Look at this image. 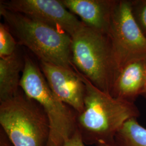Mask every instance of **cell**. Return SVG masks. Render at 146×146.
Listing matches in <instances>:
<instances>
[{
    "label": "cell",
    "mask_w": 146,
    "mask_h": 146,
    "mask_svg": "<svg viewBox=\"0 0 146 146\" xmlns=\"http://www.w3.org/2000/svg\"><path fill=\"white\" fill-rule=\"evenodd\" d=\"M86 86L83 111L77 114V129L86 145L115 141L116 133L140 111L134 103L114 98L97 88L75 68Z\"/></svg>",
    "instance_id": "obj_1"
},
{
    "label": "cell",
    "mask_w": 146,
    "mask_h": 146,
    "mask_svg": "<svg viewBox=\"0 0 146 146\" xmlns=\"http://www.w3.org/2000/svg\"><path fill=\"white\" fill-rule=\"evenodd\" d=\"M0 14L18 42L28 48L40 61L73 68L72 37L68 34L1 5Z\"/></svg>",
    "instance_id": "obj_2"
},
{
    "label": "cell",
    "mask_w": 146,
    "mask_h": 146,
    "mask_svg": "<svg viewBox=\"0 0 146 146\" xmlns=\"http://www.w3.org/2000/svg\"><path fill=\"white\" fill-rule=\"evenodd\" d=\"M71 37L73 67L110 94L117 68L108 36L85 25Z\"/></svg>",
    "instance_id": "obj_3"
},
{
    "label": "cell",
    "mask_w": 146,
    "mask_h": 146,
    "mask_svg": "<svg viewBox=\"0 0 146 146\" xmlns=\"http://www.w3.org/2000/svg\"><path fill=\"white\" fill-rule=\"evenodd\" d=\"M24 62L20 87L28 97L40 104L47 115L50 133L46 146H63L77 130V113L52 92L40 67L31 58L26 56Z\"/></svg>",
    "instance_id": "obj_4"
},
{
    "label": "cell",
    "mask_w": 146,
    "mask_h": 146,
    "mask_svg": "<svg viewBox=\"0 0 146 146\" xmlns=\"http://www.w3.org/2000/svg\"><path fill=\"white\" fill-rule=\"evenodd\" d=\"M0 125L14 146H46L50 127L47 115L36 101L21 90L0 102Z\"/></svg>",
    "instance_id": "obj_5"
},
{
    "label": "cell",
    "mask_w": 146,
    "mask_h": 146,
    "mask_svg": "<svg viewBox=\"0 0 146 146\" xmlns=\"http://www.w3.org/2000/svg\"><path fill=\"white\" fill-rule=\"evenodd\" d=\"M107 35L117 72L127 63L146 58V37L133 14L131 1H117Z\"/></svg>",
    "instance_id": "obj_6"
},
{
    "label": "cell",
    "mask_w": 146,
    "mask_h": 146,
    "mask_svg": "<svg viewBox=\"0 0 146 146\" xmlns=\"http://www.w3.org/2000/svg\"><path fill=\"white\" fill-rule=\"evenodd\" d=\"M0 5L57 28L71 37L85 26L76 16L68 10L61 1H2Z\"/></svg>",
    "instance_id": "obj_7"
},
{
    "label": "cell",
    "mask_w": 146,
    "mask_h": 146,
    "mask_svg": "<svg viewBox=\"0 0 146 146\" xmlns=\"http://www.w3.org/2000/svg\"><path fill=\"white\" fill-rule=\"evenodd\" d=\"M40 67L49 87L63 102L81 113L84 108L86 86L78 73L68 68L40 61Z\"/></svg>",
    "instance_id": "obj_8"
},
{
    "label": "cell",
    "mask_w": 146,
    "mask_h": 146,
    "mask_svg": "<svg viewBox=\"0 0 146 146\" xmlns=\"http://www.w3.org/2000/svg\"><path fill=\"white\" fill-rule=\"evenodd\" d=\"M86 26L108 35L116 0H61Z\"/></svg>",
    "instance_id": "obj_9"
},
{
    "label": "cell",
    "mask_w": 146,
    "mask_h": 146,
    "mask_svg": "<svg viewBox=\"0 0 146 146\" xmlns=\"http://www.w3.org/2000/svg\"><path fill=\"white\" fill-rule=\"evenodd\" d=\"M146 58L133 60L120 68L113 84L112 96L134 103L142 95L146 85Z\"/></svg>",
    "instance_id": "obj_10"
},
{
    "label": "cell",
    "mask_w": 146,
    "mask_h": 146,
    "mask_svg": "<svg viewBox=\"0 0 146 146\" xmlns=\"http://www.w3.org/2000/svg\"><path fill=\"white\" fill-rule=\"evenodd\" d=\"M24 59L16 52L11 56L0 58V102L13 98L20 89Z\"/></svg>",
    "instance_id": "obj_11"
},
{
    "label": "cell",
    "mask_w": 146,
    "mask_h": 146,
    "mask_svg": "<svg viewBox=\"0 0 146 146\" xmlns=\"http://www.w3.org/2000/svg\"><path fill=\"white\" fill-rule=\"evenodd\" d=\"M115 141L119 146H146V128L131 118L116 133Z\"/></svg>",
    "instance_id": "obj_12"
},
{
    "label": "cell",
    "mask_w": 146,
    "mask_h": 146,
    "mask_svg": "<svg viewBox=\"0 0 146 146\" xmlns=\"http://www.w3.org/2000/svg\"><path fill=\"white\" fill-rule=\"evenodd\" d=\"M17 42L7 25L0 23V58L11 56L16 52Z\"/></svg>",
    "instance_id": "obj_13"
},
{
    "label": "cell",
    "mask_w": 146,
    "mask_h": 146,
    "mask_svg": "<svg viewBox=\"0 0 146 146\" xmlns=\"http://www.w3.org/2000/svg\"><path fill=\"white\" fill-rule=\"evenodd\" d=\"M131 7L135 21L146 37V0L131 1Z\"/></svg>",
    "instance_id": "obj_14"
},
{
    "label": "cell",
    "mask_w": 146,
    "mask_h": 146,
    "mask_svg": "<svg viewBox=\"0 0 146 146\" xmlns=\"http://www.w3.org/2000/svg\"><path fill=\"white\" fill-rule=\"evenodd\" d=\"M63 146H86L78 130L77 129L75 133L67 139Z\"/></svg>",
    "instance_id": "obj_15"
},
{
    "label": "cell",
    "mask_w": 146,
    "mask_h": 146,
    "mask_svg": "<svg viewBox=\"0 0 146 146\" xmlns=\"http://www.w3.org/2000/svg\"><path fill=\"white\" fill-rule=\"evenodd\" d=\"M0 146H14L5 131L0 128Z\"/></svg>",
    "instance_id": "obj_16"
},
{
    "label": "cell",
    "mask_w": 146,
    "mask_h": 146,
    "mask_svg": "<svg viewBox=\"0 0 146 146\" xmlns=\"http://www.w3.org/2000/svg\"><path fill=\"white\" fill-rule=\"evenodd\" d=\"M96 146H119L114 142H102V143H99L97 144Z\"/></svg>",
    "instance_id": "obj_17"
},
{
    "label": "cell",
    "mask_w": 146,
    "mask_h": 146,
    "mask_svg": "<svg viewBox=\"0 0 146 146\" xmlns=\"http://www.w3.org/2000/svg\"><path fill=\"white\" fill-rule=\"evenodd\" d=\"M142 96H143V97H145V98H146V87H145V90H144V92H143V94L142 95Z\"/></svg>",
    "instance_id": "obj_18"
}]
</instances>
